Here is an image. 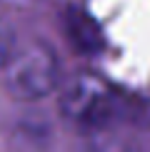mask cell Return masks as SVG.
<instances>
[{
	"mask_svg": "<svg viewBox=\"0 0 150 152\" xmlns=\"http://www.w3.org/2000/svg\"><path fill=\"white\" fill-rule=\"evenodd\" d=\"M5 70V87L18 100H38L58 85V60L45 45H28L15 50Z\"/></svg>",
	"mask_w": 150,
	"mask_h": 152,
	"instance_id": "obj_1",
	"label": "cell"
},
{
	"mask_svg": "<svg viewBox=\"0 0 150 152\" xmlns=\"http://www.w3.org/2000/svg\"><path fill=\"white\" fill-rule=\"evenodd\" d=\"M118 105H120V100L100 80L90 77V75L73 80L60 102L62 112L70 120H75L80 125H90V127L105 125L118 112Z\"/></svg>",
	"mask_w": 150,
	"mask_h": 152,
	"instance_id": "obj_2",
	"label": "cell"
},
{
	"mask_svg": "<svg viewBox=\"0 0 150 152\" xmlns=\"http://www.w3.org/2000/svg\"><path fill=\"white\" fill-rule=\"evenodd\" d=\"M65 28H68V35L73 37V42L83 53H98V50H103V45H105L103 33H100L98 23L88 12L78 10V8H70L65 12Z\"/></svg>",
	"mask_w": 150,
	"mask_h": 152,
	"instance_id": "obj_3",
	"label": "cell"
},
{
	"mask_svg": "<svg viewBox=\"0 0 150 152\" xmlns=\"http://www.w3.org/2000/svg\"><path fill=\"white\" fill-rule=\"evenodd\" d=\"M15 55V37L3 23H0V70L10 62V58Z\"/></svg>",
	"mask_w": 150,
	"mask_h": 152,
	"instance_id": "obj_4",
	"label": "cell"
},
{
	"mask_svg": "<svg viewBox=\"0 0 150 152\" xmlns=\"http://www.w3.org/2000/svg\"><path fill=\"white\" fill-rule=\"evenodd\" d=\"M90 152H135L130 145H123V142H112V140H100L93 145Z\"/></svg>",
	"mask_w": 150,
	"mask_h": 152,
	"instance_id": "obj_5",
	"label": "cell"
}]
</instances>
